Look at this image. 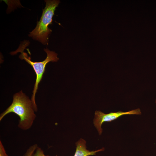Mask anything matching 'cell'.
<instances>
[{"label":"cell","mask_w":156,"mask_h":156,"mask_svg":"<svg viewBox=\"0 0 156 156\" xmlns=\"http://www.w3.org/2000/svg\"><path fill=\"white\" fill-rule=\"evenodd\" d=\"M24 45L19 47L16 51L12 53L14 54L16 53L20 52L21 54L19 55V58L22 60H24L33 68L36 75V80L31 98L34 109L35 112L37 110V105L35 100V96L37 90L38 88L39 84L41 81L43 75L45 70L47 64L50 62H56L59 58L57 57V54L55 52L51 51L48 49H44V50L47 54V57L44 60L40 62H33L31 60L30 57H29L27 53L23 52Z\"/></svg>","instance_id":"cell-3"},{"label":"cell","mask_w":156,"mask_h":156,"mask_svg":"<svg viewBox=\"0 0 156 156\" xmlns=\"http://www.w3.org/2000/svg\"><path fill=\"white\" fill-rule=\"evenodd\" d=\"M34 111L31 100L21 91L14 95L11 104L1 114L0 121L7 114L14 113L20 118L18 127L26 130L31 127L36 118Z\"/></svg>","instance_id":"cell-1"},{"label":"cell","mask_w":156,"mask_h":156,"mask_svg":"<svg viewBox=\"0 0 156 156\" xmlns=\"http://www.w3.org/2000/svg\"><path fill=\"white\" fill-rule=\"evenodd\" d=\"M32 156H49V155H45L41 148L38 146Z\"/></svg>","instance_id":"cell-7"},{"label":"cell","mask_w":156,"mask_h":156,"mask_svg":"<svg viewBox=\"0 0 156 156\" xmlns=\"http://www.w3.org/2000/svg\"><path fill=\"white\" fill-rule=\"evenodd\" d=\"M38 146L36 144L31 146L23 156H32Z\"/></svg>","instance_id":"cell-6"},{"label":"cell","mask_w":156,"mask_h":156,"mask_svg":"<svg viewBox=\"0 0 156 156\" xmlns=\"http://www.w3.org/2000/svg\"><path fill=\"white\" fill-rule=\"evenodd\" d=\"M86 141L82 138H80L76 143V150L74 156H88L96 155V153L103 151L105 150V148L103 147L97 150L90 151L86 149Z\"/></svg>","instance_id":"cell-5"},{"label":"cell","mask_w":156,"mask_h":156,"mask_svg":"<svg viewBox=\"0 0 156 156\" xmlns=\"http://www.w3.org/2000/svg\"><path fill=\"white\" fill-rule=\"evenodd\" d=\"M0 156H8L6 153L4 146L0 140Z\"/></svg>","instance_id":"cell-8"},{"label":"cell","mask_w":156,"mask_h":156,"mask_svg":"<svg viewBox=\"0 0 156 156\" xmlns=\"http://www.w3.org/2000/svg\"><path fill=\"white\" fill-rule=\"evenodd\" d=\"M45 7L43 9L41 17L38 22L35 28L31 32L29 36L45 44L48 43V37L52 30L48 27L52 24V18L56 8L60 1L59 0H45Z\"/></svg>","instance_id":"cell-2"},{"label":"cell","mask_w":156,"mask_h":156,"mask_svg":"<svg viewBox=\"0 0 156 156\" xmlns=\"http://www.w3.org/2000/svg\"><path fill=\"white\" fill-rule=\"evenodd\" d=\"M155 104H156V100H155Z\"/></svg>","instance_id":"cell-9"},{"label":"cell","mask_w":156,"mask_h":156,"mask_svg":"<svg viewBox=\"0 0 156 156\" xmlns=\"http://www.w3.org/2000/svg\"><path fill=\"white\" fill-rule=\"evenodd\" d=\"M141 114L142 112L140 108H137L127 112L120 111L117 112H111L107 114H105L100 110H96L94 113L93 123L99 135H101L103 132L101 126L103 122H111L125 115H140Z\"/></svg>","instance_id":"cell-4"}]
</instances>
